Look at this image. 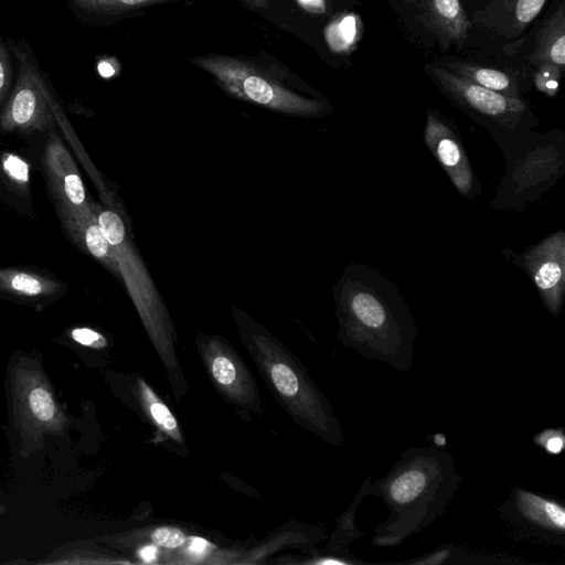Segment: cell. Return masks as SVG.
Masks as SVG:
<instances>
[{
  "mask_svg": "<svg viewBox=\"0 0 565 565\" xmlns=\"http://www.w3.org/2000/svg\"><path fill=\"white\" fill-rule=\"evenodd\" d=\"M429 73L454 102L484 120L488 129L493 130L495 139L501 138L498 145L521 137L536 122L521 98L482 87L441 67L433 66Z\"/></svg>",
  "mask_w": 565,
  "mask_h": 565,
  "instance_id": "obj_6",
  "label": "cell"
},
{
  "mask_svg": "<svg viewBox=\"0 0 565 565\" xmlns=\"http://www.w3.org/2000/svg\"><path fill=\"white\" fill-rule=\"evenodd\" d=\"M1 169L11 184L20 190H29L30 167L22 157L8 152L1 158Z\"/></svg>",
  "mask_w": 565,
  "mask_h": 565,
  "instance_id": "obj_21",
  "label": "cell"
},
{
  "mask_svg": "<svg viewBox=\"0 0 565 565\" xmlns=\"http://www.w3.org/2000/svg\"><path fill=\"white\" fill-rule=\"evenodd\" d=\"M190 0H66L68 11L81 23L110 26L145 13L148 9Z\"/></svg>",
  "mask_w": 565,
  "mask_h": 565,
  "instance_id": "obj_13",
  "label": "cell"
},
{
  "mask_svg": "<svg viewBox=\"0 0 565 565\" xmlns=\"http://www.w3.org/2000/svg\"><path fill=\"white\" fill-rule=\"evenodd\" d=\"M71 338L84 345L89 348L99 349L106 345V339L97 331L89 328H75L71 331Z\"/></svg>",
  "mask_w": 565,
  "mask_h": 565,
  "instance_id": "obj_28",
  "label": "cell"
},
{
  "mask_svg": "<svg viewBox=\"0 0 565 565\" xmlns=\"http://www.w3.org/2000/svg\"><path fill=\"white\" fill-rule=\"evenodd\" d=\"M15 72L13 54L7 39L0 34V109L12 89Z\"/></svg>",
  "mask_w": 565,
  "mask_h": 565,
  "instance_id": "obj_22",
  "label": "cell"
},
{
  "mask_svg": "<svg viewBox=\"0 0 565 565\" xmlns=\"http://www.w3.org/2000/svg\"><path fill=\"white\" fill-rule=\"evenodd\" d=\"M10 386L13 418L24 445L64 433L68 418L36 361H17L10 372Z\"/></svg>",
  "mask_w": 565,
  "mask_h": 565,
  "instance_id": "obj_5",
  "label": "cell"
},
{
  "mask_svg": "<svg viewBox=\"0 0 565 565\" xmlns=\"http://www.w3.org/2000/svg\"><path fill=\"white\" fill-rule=\"evenodd\" d=\"M65 285L55 277L25 267H0V294L22 300H41L58 295Z\"/></svg>",
  "mask_w": 565,
  "mask_h": 565,
  "instance_id": "obj_15",
  "label": "cell"
},
{
  "mask_svg": "<svg viewBox=\"0 0 565 565\" xmlns=\"http://www.w3.org/2000/svg\"><path fill=\"white\" fill-rule=\"evenodd\" d=\"M152 540L160 546L174 548L185 542L183 532L175 527H159L152 533Z\"/></svg>",
  "mask_w": 565,
  "mask_h": 565,
  "instance_id": "obj_27",
  "label": "cell"
},
{
  "mask_svg": "<svg viewBox=\"0 0 565 565\" xmlns=\"http://www.w3.org/2000/svg\"><path fill=\"white\" fill-rule=\"evenodd\" d=\"M340 337L365 358L407 372L418 334L398 288L377 270L351 264L334 287Z\"/></svg>",
  "mask_w": 565,
  "mask_h": 565,
  "instance_id": "obj_1",
  "label": "cell"
},
{
  "mask_svg": "<svg viewBox=\"0 0 565 565\" xmlns=\"http://www.w3.org/2000/svg\"><path fill=\"white\" fill-rule=\"evenodd\" d=\"M157 554V548L154 546H146L142 550H140V556L142 559L147 562H151Z\"/></svg>",
  "mask_w": 565,
  "mask_h": 565,
  "instance_id": "obj_31",
  "label": "cell"
},
{
  "mask_svg": "<svg viewBox=\"0 0 565 565\" xmlns=\"http://www.w3.org/2000/svg\"><path fill=\"white\" fill-rule=\"evenodd\" d=\"M503 9L513 18L514 25L525 28L544 8L547 0H500Z\"/></svg>",
  "mask_w": 565,
  "mask_h": 565,
  "instance_id": "obj_20",
  "label": "cell"
},
{
  "mask_svg": "<svg viewBox=\"0 0 565 565\" xmlns=\"http://www.w3.org/2000/svg\"><path fill=\"white\" fill-rule=\"evenodd\" d=\"M359 23L358 18L353 14L334 20L326 32L329 46L338 53L350 51L359 36Z\"/></svg>",
  "mask_w": 565,
  "mask_h": 565,
  "instance_id": "obj_19",
  "label": "cell"
},
{
  "mask_svg": "<svg viewBox=\"0 0 565 565\" xmlns=\"http://www.w3.org/2000/svg\"><path fill=\"white\" fill-rule=\"evenodd\" d=\"M534 146L535 147H526L525 150H523L520 145L525 154L521 157L504 152V154H510L525 164L522 170H508L507 177L510 178V181H502L500 191L521 189V200L526 201L533 195H539L563 174V170H558V167H563V162L547 164L548 160L563 156L562 153H557L555 145L534 143Z\"/></svg>",
  "mask_w": 565,
  "mask_h": 565,
  "instance_id": "obj_12",
  "label": "cell"
},
{
  "mask_svg": "<svg viewBox=\"0 0 565 565\" xmlns=\"http://www.w3.org/2000/svg\"><path fill=\"white\" fill-rule=\"evenodd\" d=\"M433 31L446 41L462 45L470 28L459 0H422Z\"/></svg>",
  "mask_w": 565,
  "mask_h": 565,
  "instance_id": "obj_16",
  "label": "cell"
},
{
  "mask_svg": "<svg viewBox=\"0 0 565 565\" xmlns=\"http://www.w3.org/2000/svg\"><path fill=\"white\" fill-rule=\"evenodd\" d=\"M270 376L276 388L285 396H294L299 390V380L295 372L282 363L270 369Z\"/></svg>",
  "mask_w": 565,
  "mask_h": 565,
  "instance_id": "obj_23",
  "label": "cell"
},
{
  "mask_svg": "<svg viewBox=\"0 0 565 565\" xmlns=\"http://www.w3.org/2000/svg\"><path fill=\"white\" fill-rule=\"evenodd\" d=\"M456 74L492 90L520 98L514 81L504 72L469 63L450 64Z\"/></svg>",
  "mask_w": 565,
  "mask_h": 565,
  "instance_id": "obj_18",
  "label": "cell"
},
{
  "mask_svg": "<svg viewBox=\"0 0 565 565\" xmlns=\"http://www.w3.org/2000/svg\"><path fill=\"white\" fill-rule=\"evenodd\" d=\"M424 140L457 191L465 199H475L481 191L480 183L456 129L434 111H428Z\"/></svg>",
  "mask_w": 565,
  "mask_h": 565,
  "instance_id": "obj_11",
  "label": "cell"
},
{
  "mask_svg": "<svg viewBox=\"0 0 565 565\" xmlns=\"http://www.w3.org/2000/svg\"><path fill=\"white\" fill-rule=\"evenodd\" d=\"M15 61V79L0 109V130L45 132L65 117L53 84L24 38H6Z\"/></svg>",
  "mask_w": 565,
  "mask_h": 565,
  "instance_id": "obj_4",
  "label": "cell"
},
{
  "mask_svg": "<svg viewBox=\"0 0 565 565\" xmlns=\"http://www.w3.org/2000/svg\"><path fill=\"white\" fill-rule=\"evenodd\" d=\"M209 543L201 537H192L190 543V550L196 554L205 553Z\"/></svg>",
  "mask_w": 565,
  "mask_h": 565,
  "instance_id": "obj_29",
  "label": "cell"
},
{
  "mask_svg": "<svg viewBox=\"0 0 565 565\" xmlns=\"http://www.w3.org/2000/svg\"><path fill=\"white\" fill-rule=\"evenodd\" d=\"M143 392H146L149 397V409L153 419L169 434L178 433L177 420L169 408L157 401L153 393L147 386L143 387Z\"/></svg>",
  "mask_w": 565,
  "mask_h": 565,
  "instance_id": "obj_25",
  "label": "cell"
},
{
  "mask_svg": "<svg viewBox=\"0 0 565 565\" xmlns=\"http://www.w3.org/2000/svg\"><path fill=\"white\" fill-rule=\"evenodd\" d=\"M212 373L214 379L224 386L234 383L236 377V370L230 359L223 355L215 356L212 362Z\"/></svg>",
  "mask_w": 565,
  "mask_h": 565,
  "instance_id": "obj_26",
  "label": "cell"
},
{
  "mask_svg": "<svg viewBox=\"0 0 565 565\" xmlns=\"http://www.w3.org/2000/svg\"><path fill=\"white\" fill-rule=\"evenodd\" d=\"M533 441L547 454L556 456L565 448V434L562 428H547L537 433L533 437Z\"/></svg>",
  "mask_w": 565,
  "mask_h": 565,
  "instance_id": "obj_24",
  "label": "cell"
},
{
  "mask_svg": "<svg viewBox=\"0 0 565 565\" xmlns=\"http://www.w3.org/2000/svg\"><path fill=\"white\" fill-rule=\"evenodd\" d=\"M449 454L435 448H409L387 475L369 486L390 510L375 530L373 543L395 546L440 516L459 487Z\"/></svg>",
  "mask_w": 565,
  "mask_h": 565,
  "instance_id": "obj_2",
  "label": "cell"
},
{
  "mask_svg": "<svg viewBox=\"0 0 565 565\" xmlns=\"http://www.w3.org/2000/svg\"><path fill=\"white\" fill-rule=\"evenodd\" d=\"M253 10H265L269 7V0H243Z\"/></svg>",
  "mask_w": 565,
  "mask_h": 565,
  "instance_id": "obj_30",
  "label": "cell"
},
{
  "mask_svg": "<svg viewBox=\"0 0 565 565\" xmlns=\"http://www.w3.org/2000/svg\"><path fill=\"white\" fill-rule=\"evenodd\" d=\"M500 511L523 537L565 546V507L557 499L515 487Z\"/></svg>",
  "mask_w": 565,
  "mask_h": 565,
  "instance_id": "obj_8",
  "label": "cell"
},
{
  "mask_svg": "<svg viewBox=\"0 0 565 565\" xmlns=\"http://www.w3.org/2000/svg\"><path fill=\"white\" fill-rule=\"evenodd\" d=\"M531 61L562 70L565 64V6L558 8L545 20L535 39Z\"/></svg>",
  "mask_w": 565,
  "mask_h": 565,
  "instance_id": "obj_17",
  "label": "cell"
},
{
  "mask_svg": "<svg viewBox=\"0 0 565 565\" xmlns=\"http://www.w3.org/2000/svg\"><path fill=\"white\" fill-rule=\"evenodd\" d=\"M97 223L108 241L118 266L119 277L124 280L129 296L145 320H156L160 301L148 271L131 243L121 215L111 207L99 206L92 202Z\"/></svg>",
  "mask_w": 565,
  "mask_h": 565,
  "instance_id": "obj_7",
  "label": "cell"
},
{
  "mask_svg": "<svg viewBox=\"0 0 565 565\" xmlns=\"http://www.w3.org/2000/svg\"><path fill=\"white\" fill-rule=\"evenodd\" d=\"M43 169L55 206L77 215L93 213L78 167L56 129L49 131Z\"/></svg>",
  "mask_w": 565,
  "mask_h": 565,
  "instance_id": "obj_10",
  "label": "cell"
},
{
  "mask_svg": "<svg viewBox=\"0 0 565 565\" xmlns=\"http://www.w3.org/2000/svg\"><path fill=\"white\" fill-rule=\"evenodd\" d=\"M210 74L227 94L274 111L301 116H321L326 107L299 92L298 79L270 55L245 56L205 54L189 58Z\"/></svg>",
  "mask_w": 565,
  "mask_h": 565,
  "instance_id": "obj_3",
  "label": "cell"
},
{
  "mask_svg": "<svg viewBox=\"0 0 565 565\" xmlns=\"http://www.w3.org/2000/svg\"><path fill=\"white\" fill-rule=\"evenodd\" d=\"M55 210L70 239L113 275L119 277L113 249L97 223L94 211L89 215H77L60 206H55Z\"/></svg>",
  "mask_w": 565,
  "mask_h": 565,
  "instance_id": "obj_14",
  "label": "cell"
},
{
  "mask_svg": "<svg viewBox=\"0 0 565 565\" xmlns=\"http://www.w3.org/2000/svg\"><path fill=\"white\" fill-rule=\"evenodd\" d=\"M513 262L529 274L546 309L556 317L565 292V232L561 230L530 246Z\"/></svg>",
  "mask_w": 565,
  "mask_h": 565,
  "instance_id": "obj_9",
  "label": "cell"
}]
</instances>
